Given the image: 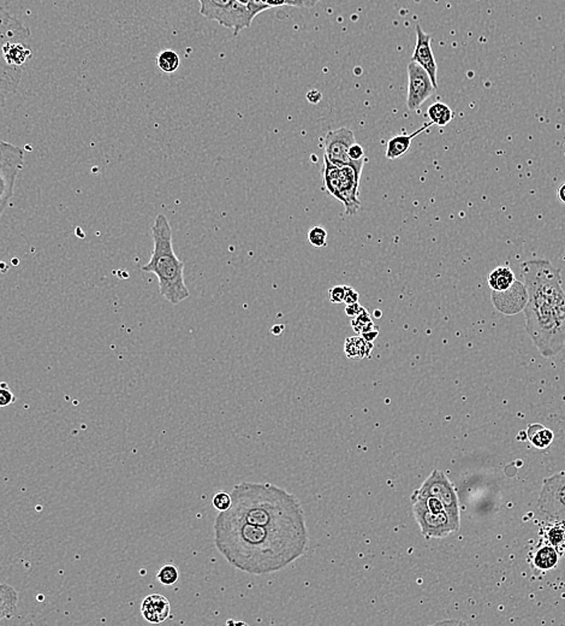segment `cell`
Returning a JSON list of instances; mask_svg holds the SVG:
<instances>
[{"label": "cell", "mask_w": 565, "mask_h": 626, "mask_svg": "<svg viewBox=\"0 0 565 626\" xmlns=\"http://www.w3.org/2000/svg\"><path fill=\"white\" fill-rule=\"evenodd\" d=\"M545 539L547 543L554 546L556 549L565 547V523L564 522H554L552 525L546 527Z\"/></svg>", "instance_id": "d4e9b609"}, {"label": "cell", "mask_w": 565, "mask_h": 626, "mask_svg": "<svg viewBox=\"0 0 565 626\" xmlns=\"http://www.w3.org/2000/svg\"><path fill=\"white\" fill-rule=\"evenodd\" d=\"M348 155L349 158L352 159V162L366 160V158H364V147L361 146V145H359L357 143H355L350 146L348 151Z\"/></svg>", "instance_id": "d6a6232c"}, {"label": "cell", "mask_w": 565, "mask_h": 626, "mask_svg": "<svg viewBox=\"0 0 565 626\" xmlns=\"http://www.w3.org/2000/svg\"><path fill=\"white\" fill-rule=\"evenodd\" d=\"M427 117L430 119L432 126L445 127L454 119V114L449 105L437 101L427 109Z\"/></svg>", "instance_id": "603a6c76"}, {"label": "cell", "mask_w": 565, "mask_h": 626, "mask_svg": "<svg viewBox=\"0 0 565 626\" xmlns=\"http://www.w3.org/2000/svg\"><path fill=\"white\" fill-rule=\"evenodd\" d=\"M328 231L324 226H313L312 229L308 231V241L312 246L316 248H321L328 245Z\"/></svg>", "instance_id": "f1b7e54d"}, {"label": "cell", "mask_w": 565, "mask_h": 626, "mask_svg": "<svg viewBox=\"0 0 565 626\" xmlns=\"http://www.w3.org/2000/svg\"><path fill=\"white\" fill-rule=\"evenodd\" d=\"M323 169L325 187L328 193L343 202L347 214H355L360 209L359 188H360L362 168L352 165H336L325 157Z\"/></svg>", "instance_id": "8992f818"}, {"label": "cell", "mask_w": 565, "mask_h": 626, "mask_svg": "<svg viewBox=\"0 0 565 626\" xmlns=\"http://www.w3.org/2000/svg\"><path fill=\"white\" fill-rule=\"evenodd\" d=\"M157 579L162 583V586H167V587L174 586L179 579V572H178L177 567L170 565V564L164 565L160 567V570L157 573Z\"/></svg>", "instance_id": "4316f807"}, {"label": "cell", "mask_w": 565, "mask_h": 626, "mask_svg": "<svg viewBox=\"0 0 565 626\" xmlns=\"http://www.w3.org/2000/svg\"><path fill=\"white\" fill-rule=\"evenodd\" d=\"M4 57L11 67L23 69L24 64L33 57L32 48L28 41H9L4 46Z\"/></svg>", "instance_id": "ac0fdd59"}, {"label": "cell", "mask_w": 565, "mask_h": 626, "mask_svg": "<svg viewBox=\"0 0 565 626\" xmlns=\"http://www.w3.org/2000/svg\"><path fill=\"white\" fill-rule=\"evenodd\" d=\"M558 560L559 555L554 546H551L549 543L540 544L534 551L533 566L539 571L552 570L557 566Z\"/></svg>", "instance_id": "ffe728a7"}, {"label": "cell", "mask_w": 565, "mask_h": 626, "mask_svg": "<svg viewBox=\"0 0 565 626\" xmlns=\"http://www.w3.org/2000/svg\"><path fill=\"white\" fill-rule=\"evenodd\" d=\"M537 508L549 522L565 523V472L551 476L544 481Z\"/></svg>", "instance_id": "30bf717a"}, {"label": "cell", "mask_w": 565, "mask_h": 626, "mask_svg": "<svg viewBox=\"0 0 565 626\" xmlns=\"http://www.w3.org/2000/svg\"><path fill=\"white\" fill-rule=\"evenodd\" d=\"M24 153L20 147L0 141V214L8 209L13 197L15 183L23 169Z\"/></svg>", "instance_id": "ba28073f"}, {"label": "cell", "mask_w": 565, "mask_h": 626, "mask_svg": "<svg viewBox=\"0 0 565 626\" xmlns=\"http://www.w3.org/2000/svg\"><path fill=\"white\" fill-rule=\"evenodd\" d=\"M431 126V122H428V123L423 124V127L418 131H414L413 134L396 135L395 138L388 140V145H386V158L391 159V160L402 158L409 151L414 138L423 133Z\"/></svg>", "instance_id": "e0dca14e"}, {"label": "cell", "mask_w": 565, "mask_h": 626, "mask_svg": "<svg viewBox=\"0 0 565 626\" xmlns=\"http://www.w3.org/2000/svg\"><path fill=\"white\" fill-rule=\"evenodd\" d=\"M359 299H360L359 293H357L352 287L345 285V297H344V302H345L347 305H352V304L359 302Z\"/></svg>", "instance_id": "e575fe53"}, {"label": "cell", "mask_w": 565, "mask_h": 626, "mask_svg": "<svg viewBox=\"0 0 565 626\" xmlns=\"http://www.w3.org/2000/svg\"><path fill=\"white\" fill-rule=\"evenodd\" d=\"M527 436L530 444L539 449H545L554 441V432L542 424H532L527 430Z\"/></svg>", "instance_id": "cb8c5ba5"}, {"label": "cell", "mask_w": 565, "mask_h": 626, "mask_svg": "<svg viewBox=\"0 0 565 626\" xmlns=\"http://www.w3.org/2000/svg\"><path fill=\"white\" fill-rule=\"evenodd\" d=\"M233 505L228 513L259 527L307 532L298 500L271 483L242 482L233 487Z\"/></svg>", "instance_id": "3957f363"}, {"label": "cell", "mask_w": 565, "mask_h": 626, "mask_svg": "<svg viewBox=\"0 0 565 626\" xmlns=\"http://www.w3.org/2000/svg\"><path fill=\"white\" fill-rule=\"evenodd\" d=\"M362 309H364V307L359 302H355V304H352V305H347L345 313H347L348 317L355 318L360 314Z\"/></svg>", "instance_id": "d590c367"}, {"label": "cell", "mask_w": 565, "mask_h": 626, "mask_svg": "<svg viewBox=\"0 0 565 626\" xmlns=\"http://www.w3.org/2000/svg\"><path fill=\"white\" fill-rule=\"evenodd\" d=\"M437 498L445 505L447 511L456 520H459V496L454 492L452 484L440 470H435L423 482V485L414 492L411 498Z\"/></svg>", "instance_id": "8fae6325"}, {"label": "cell", "mask_w": 565, "mask_h": 626, "mask_svg": "<svg viewBox=\"0 0 565 626\" xmlns=\"http://www.w3.org/2000/svg\"><path fill=\"white\" fill-rule=\"evenodd\" d=\"M1 216H3V214H0V219H1Z\"/></svg>", "instance_id": "ee69618b"}, {"label": "cell", "mask_w": 565, "mask_h": 626, "mask_svg": "<svg viewBox=\"0 0 565 626\" xmlns=\"http://www.w3.org/2000/svg\"><path fill=\"white\" fill-rule=\"evenodd\" d=\"M355 143V135L349 128L342 127L328 131L325 139V157L336 165H352L364 169L366 160L352 162L349 158V148Z\"/></svg>", "instance_id": "7c38bea8"}, {"label": "cell", "mask_w": 565, "mask_h": 626, "mask_svg": "<svg viewBox=\"0 0 565 626\" xmlns=\"http://www.w3.org/2000/svg\"><path fill=\"white\" fill-rule=\"evenodd\" d=\"M16 401L13 392L6 387L5 383L0 385V408L8 407Z\"/></svg>", "instance_id": "4dcf8cb0"}, {"label": "cell", "mask_w": 565, "mask_h": 626, "mask_svg": "<svg viewBox=\"0 0 565 626\" xmlns=\"http://www.w3.org/2000/svg\"><path fill=\"white\" fill-rule=\"evenodd\" d=\"M283 331H284V325L281 324L273 325L272 329H271V333H272L273 335H277V336L278 335H281Z\"/></svg>", "instance_id": "ab89813d"}, {"label": "cell", "mask_w": 565, "mask_h": 626, "mask_svg": "<svg viewBox=\"0 0 565 626\" xmlns=\"http://www.w3.org/2000/svg\"><path fill=\"white\" fill-rule=\"evenodd\" d=\"M344 351L349 359L359 361L364 358H371L373 342L366 341L362 336L348 337L345 340Z\"/></svg>", "instance_id": "7402d4cb"}, {"label": "cell", "mask_w": 565, "mask_h": 626, "mask_svg": "<svg viewBox=\"0 0 565 626\" xmlns=\"http://www.w3.org/2000/svg\"><path fill=\"white\" fill-rule=\"evenodd\" d=\"M231 505H233V498H231L229 493L220 490V492H218L213 496V506L217 511H228L231 507Z\"/></svg>", "instance_id": "f546056e"}, {"label": "cell", "mask_w": 565, "mask_h": 626, "mask_svg": "<svg viewBox=\"0 0 565 626\" xmlns=\"http://www.w3.org/2000/svg\"><path fill=\"white\" fill-rule=\"evenodd\" d=\"M516 281L514 271L509 266L503 265L496 269L488 275L487 283L490 285L492 292H503L509 290L511 285Z\"/></svg>", "instance_id": "44dd1931"}, {"label": "cell", "mask_w": 565, "mask_h": 626, "mask_svg": "<svg viewBox=\"0 0 565 626\" xmlns=\"http://www.w3.org/2000/svg\"><path fill=\"white\" fill-rule=\"evenodd\" d=\"M328 297L330 302L332 304H340L344 302L345 297V285H335L331 290H328Z\"/></svg>", "instance_id": "1f68e13d"}, {"label": "cell", "mask_w": 565, "mask_h": 626, "mask_svg": "<svg viewBox=\"0 0 565 626\" xmlns=\"http://www.w3.org/2000/svg\"><path fill=\"white\" fill-rule=\"evenodd\" d=\"M240 1H241L242 4H245L250 10H252L257 16L260 12L271 9L267 5L262 4L260 0H240Z\"/></svg>", "instance_id": "836d02e7"}, {"label": "cell", "mask_w": 565, "mask_h": 626, "mask_svg": "<svg viewBox=\"0 0 565 626\" xmlns=\"http://www.w3.org/2000/svg\"><path fill=\"white\" fill-rule=\"evenodd\" d=\"M416 44L411 62H415L426 70L432 79V84L435 88L438 87V65L435 62V57L432 51V38L427 33L423 32V27L419 23L416 24Z\"/></svg>", "instance_id": "9a60e30c"}, {"label": "cell", "mask_w": 565, "mask_h": 626, "mask_svg": "<svg viewBox=\"0 0 565 626\" xmlns=\"http://www.w3.org/2000/svg\"><path fill=\"white\" fill-rule=\"evenodd\" d=\"M29 38V29L0 6V109L16 91L23 72V69L11 67L6 62L4 46L9 41H28Z\"/></svg>", "instance_id": "5b68a950"}, {"label": "cell", "mask_w": 565, "mask_h": 626, "mask_svg": "<svg viewBox=\"0 0 565 626\" xmlns=\"http://www.w3.org/2000/svg\"><path fill=\"white\" fill-rule=\"evenodd\" d=\"M153 251L150 262L142 266L145 273L155 274L159 281V293L178 305L190 297L184 282V263L178 259L172 246V229L165 214H158L152 226Z\"/></svg>", "instance_id": "277c9868"}, {"label": "cell", "mask_w": 565, "mask_h": 626, "mask_svg": "<svg viewBox=\"0 0 565 626\" xmlns=\"http://www.w3.org/2000/svg\"><path fill=\"white\" fill-rule=\"evenodd\" d=\"M528 292L526 330L542 357L557 356L565 346V290L561 271L547 259L522 263Z\"/></svg>", "instance_id": "7a4b0ae2"}, {"label": "cell", "mask_w": 565, "mask_h": 626, "mask_svg": "<svg viewBox=\"0 0 565 626\" xmlns=\"http://www.w3.org/2000/svg\"><path fill=\"white\" fill-rule=\"evenodd\" d=\"M379 335V331L376 329L369 330V331H366V333L361 334V336L364 337V340L368 342H373L376 340V337Z\"/></svg>", "instance_id": "74e56055"}, {"label": "cell", "mask_w": 565, "mask_h": 626, "mask_svg": "<svg viewBox=\"0 0 565 626\" xmlns=\"http://www.w3.org/2000/svg\"><path fill=\"white\" fill-rule=\"evenodd\" d=\"M413 513L419 524L420 530L427 539H443L457 532L461 520H456L447 511L432 512L423 503L413 500Z\"/></svg>", "instance_id": "9c48e42d"}, {"label": "cell", "mask_w": 565, "mask_h": 626, "mask_svg": "<svg viewBox=\"0 0 565 626\" xmlns=\"http://www.w3.org/2000/svg\"><path fill=\"white\" fill-rule=\"evenodd\" d=\"M352 325L356 333H360V335L374 329V324H373L371 316L366 309H362L357 317L352 318Z\"/></svg>", "instance_id": "83f0119b"}, {"label": "cell", "mask_w": 565, "mask_h": 626, "mask_svg": "<svg viewBox=\"0 0 565 626\" xmlns=\"http://www.w3.org/2000/svg\"><path fill=\"white\" fill-rule=\"evenodd\" d=\"M171 613V605L165 596L160 594L148 595L141 603V615L147 622L160 624L165 622Z\"/></svg>", "instance_id": "2e32d148"}, {"label": "cell", "mask_w": 565, "mask_h": 626, "mask_svg": "<svg viewBox=\"0 0 565 626\" xmlns=\"http://www.w3.org/2000/svg\"><path fill=\"white\" fill-rule=\"evenodd\" d=\"M214 543L238 570L252 575L279 571L305 554L308 532L259 527L219 512L214 522Z\"/></svg>", "instance_id": "6da1fadb"}, {"label": "cell", "mask_w": 565, "mask_h": 626, "mask_svg": "<svg viewBox=\"0 0 565 626\" xmlns=\"http://www.w3.org/2000/svg\"><path fill=\"white\" fill-rule=\"evenodd\" d=\"M179 64H181L179 56L172 50H164L157 57V65L162 72L167 74L177 72Z\"/></svg>", "instance_id": "484cf974"}, {"label": "cell", "mask_w": 565, "mask_h": 626, "mask_svg": "<svg viewBox=\"0 0 565 626\" xmlns=\"http://www.w3.org/2000/svg\"><path fill=\"white\" fill-rule=\"evenodd\" d=\"M558 198L563 204H565V182L561 183V186L558 190Z\"/></svg>", "instance_id": "b9f144b4"}, {"label": "cell", "mask_w": 565, "mask_h": 626, "mask_svg": "<svg viewBox=\"0 0 565 626\" xmlns=\"http://www.w3.org/2000/svg\"><path fill=\"white\" fill-rule=\"evenodd\" d=\"M374 314H376V317H380V316H381V312H380V311H376Z\"/></svg>", "instance_id": "7bdbcfd3"}, {"label": "cell", "mask_w": 565, "mask_h": 626, "mask_svg": "<svg viewBox=\"0 0 565 626\" xmlns=\"http://www.w3.org/2000/svg\"><path fill=\"white\" fill-rule=\"evenodd\" d=\"M262 4L267 5L269 8H272V6H281V5L285 4V0H260Z\"/></svg>", "instance_id": "f35d334b"}, {"label": "cell", "mask_w": 565, "mask_h": 626, "mask_svg": "<svg viewBox=\"0 0 565 626\" xmlns=\"http://www.w3.org/2000/svg\"><path fill=\"white\" fill-rule=\"evenodd\" d=\"M200 13L210 21H216L222 27L233 29L238 35L243 29L250 28L257 15L242 4L240 0H198Z\"/></svg>", "instance_id": "52a82bcc"}, {"label": "cell", "mask_w": 565, "mask_h": 626, "mask_svg": "<svg viewBox=\"0 0 565 626\" xmlns=\"http://www.w3.org/2000/svg\"><path fill=\"white\" fill-rule=\"evenodd\" d=\"M435 91V87L426 70L415 62L408 64V109L410 111L419 110L421 105L431 98Z\"/></svg>", "instance_id": "4fadbf2b"}, {"label": "cell", "mask_w": 565, "mask_h": 626, "mask_svg": "<svg viewBox=\"0 0 565 626\" xmlns=\"http://www.w3.org/2000/svg\"><path fill=\"white\" fill-rule=\"evenodd\" d=\"M492 302L499 312L504 314H516L526 307L528 302V292L526 285L522 282L515 281L509 290L503 292H492Z\"/></svg>", "instance_id": "5bb4252c"}, {"label": "cell", "mask_w": 565, "mask_h": 626, "mask_svg": "<svg viewBox=\"0 0 565 626\" xmlns=\"http://www.w3.org/2000/svg\"><path fill=\"white\" fill-rule=\"evenodd\" d=\"M18 593L15 588L1 583L0 584V622L10 619L16 615Z\"/></svg>", "instance_id": "d6986e66"}, {"label": "cell", "mask_w": 565, "mask_h": 626, "mask_svg": "<svg viewBox=\"0 0 565 626\" xmlns=\"http://www.w3.org/2000/svg\"><path fill=\"white\" fill-rule=\"evenodd\" d=\"M307 99H308L309 103H319V101H320L321 100L320 92L316 91V89H312V91L308 92V94H307Z\"/></svg>", "instance_id": "8d00e7d4"}, {"label": "cell", "mask_w": 565, "mask_h": 626, "mask_svg": "<svg viewBox=\"0 0 565 626\" xmlns=\"http://www.w3.org/2000/svg\"><path fill=\"white\" fill-rule=\"evenodd\" d=\"M301 4L305 8H313L314 5L318 4L320 0H300Z\"/></svg>", "instance_id": "60d3db41"}]
</instances>
